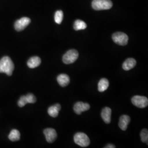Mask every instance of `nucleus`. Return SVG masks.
<instances>
[{"instance_id": "obj_1", "label": "nucleus", "mask_w": 148, "mask_h": 148, "mask_svg": "<svg viewBox=\"0 0 148 148\" xmlns=\"http://www.w3.org/2000/svg\"><path fill=\"white\" fill-rule=\"evenodd\" d=\"M14 69V64L9 57L5 56L0 60L1 73H5L8 76H11Z\"/></svg>"}, {"instance_id": "obj_14", "label": "nucleus", "mask_w": 148, "mask_h": 148, "mask_svg": "<svg viewBox=\"0 0 148 148\" xmlns=\"http://www.w3.org/2000/svg\"><path fill=\"white\" fill-rule=\"evenodd\" d=\"M41 63V59L40 58L38 57L35 56L29 59V60L27 61V65L29 68L33 69L38 66Z\"/></svg>"}, {"instance_id": "obj_19", "label": "nucleus", "mask_w": 148, "mask_h": 148, "mask_svg": "<svg viewBox=\"0 0 148 148\" xmlns=\"http://www.w3.org/2000/svg\"><path fill=\"white\" fill-rule=\"evenodd\" d=\"M63 19V12L62 11H57L54 15V21L57 24H60Z\"/></svg>"}, {"instance_id": "obj_22", "label": "nucleus", "mask_w": 148, "mask_h": 148, "mask_svg": "<svg viewBox=\"0 0 148 148\" xmlns=\"http://www.w3.org/2000/svg\"><path fill=\"white\" fill-rule=\"evenodd\" d=\"M27 104V99H26V96L25 95L21 96L20 99L18 102V105L19 107H23Z\"/></svg>"}, {"instance_id": "obj_9", "label": "nucleus", "mask_w": 148, "mask_h": 148, "mask_svg": "<svg viewBox=\"0 0 148 148\" xmlns=\"http://www.w3.org/2000/svg\"><path fill=\"white\" fill-rule=\"evenodd\" d=\"M90 109V105L88 103H85L82 101H78L75 104L74 106V112L80 115L82 112L87 111Z\"/></svg>"}, {"instance_id": "obj_7", "label": "nucleus", "mask_w": 148, "mask_h": 148, "mask_svg": "<svg viewBox=\"0 0 148 148\" xmlns=\"http://www.w3.org/2000/svg\"><path fill=\"white\" fill-rule=\"evenodd\" d=\"M30 22L31 20L29 18L23 17L15 22L14 28L16 31L21 32L27 27Z\"/></svg>"}, {"instance_id": "obj_6", "label": "nucleus", "mask_w": 148, "mask_h": 148, "mask_svg": "<svg viewBox=\"0 0 148 148\" xmlns=\"http://www.w3.org/2000/svg\"><path fill=\"white\" fill-rule=\"evenodd\" d=\"M131 101L134 106L139 108H146L148 105V98L144 96L135 95L133 97Z\"/></svg>"}, {"instance_id": "obj_2", "label": "nucleus", "mask_w": 148, "mask_h": 148, "mask_svg": "<svg viewBox=\"0 0 148 148\" xmlns=\"http://www.w3.org/2000/svg\"><path fill=\"white\" fill-rule=\"evenodd\" d=\"M92 6L96 11L107 10L112 7V3L111 0H93Z\"/></svg>"}, {"instance_id": "obj_8", "label": "nucleus", "mask_w": 148, "mask_h": 148, "mask_svg": "<svg viewBox=\"0 0 148 148\" xmlns=\"http://www.w3.org/2000/svg\"><path fill=\"white\" fill-rule=\"evenodd\" d=\"M43 133L46 140L48 143H53L57 137V133L56 131L52 128H48L45 129L43 131Z\"/></svg>"}, {"instance_id": "obj_21", "label": "nucleus", "mask_w": 148, "mask_h": 148, "mask_svg": "<svg viewBox=\"0 0 148 148\" xmlns=\"http://www.w3.org/2000/svg\"><path fill=\"white\" fill-rule=\"evenodd\" d=\"M26 96L27 103H35L36 101V98L32 93H29Z\"/></svg>"}, {"instance_id": "obj_4", "label": "nucleus", "mask_w": 148, "mask_h": 148, "mask_svg": "<svg viewBox=\"0 0 148 148\" xmlns=\"http://www.w3.org/2000/svg\"><path fill=\"white\" fill-rule=\"evenodd\" d=\"M79 57V52L75 49H70L63 57V62L66 64L74 63Z\"/></svg>"}, {"instance_id": "obj_5", "label": "nucleus", "mask_w": 148, "mask_h": 148, "mask_svg": "<svg viewBox=\"0 0 148 148\" xmlns=\"http://www.w3.org/2000/svg\"><path fill=\"white\" fill-rule=\"evenodd\" d=\"M112 38L114 42L120 46L126 45L128 41L127 35L122 32H117L112 35Z\"/></svg>"}, {"instance_id": "obj_18", "label": "nucleus", "mask_w": 148, "mask_h": 148, "mask_svg": "<svg viewBox=\"0 0 148 148\" xmlns=\"http://www.w3.org/2000/svg\"><path fill=\"white\" fill-rule=\"evenodd\" d=\"M87 27V25L82 21L76 20L74 23V28L76 31H79L81 30H84Z\"/></svg>"}, {"instance_id": "obj_20", "label": "nucleus", "mask_w": 148, "mask_h": 148, "mask_svg": "<svg viewBox=\"0 0 148 148\" xmlns=\"http://www.w3.org/2000/svg\"><path fill=\"white\" fill-rule=\"evenodd\" d=\"M141 140L143 143H147L148 144V131L147 129H143L140 132Z\"/></svg>"}, {"instance_id": "obj_11", "label": "nucleus", "mask_w": 148, "mask_h": 148, "mask_svg": "<svg viewBox=\"0 0 148 148\" xmlns=\"http://www.w3.org/2000/svg\"><path fill=\"white\" fill-rule=\"evenodd\" d=\"M130 117L128 115H122L120 118L119 122V126L120 128H121L122 131H126L127 130V126L130 122Z\"/></svg>"}, {"instance_id": "obj_16", "label": "nucleus", "mask_w": 148, "mask_h": 148, "mask_svg": "<svg viewBox=\"0 0 148 148\" xmlns=\"http://www.w3.org/2000/svg\"><path fill=\"white\" fill-rule=\"evenodd\" d=\"M109 86V81L106 79L103 78V79H101L99 81V83L98 85V89L99 92H103L108 89Z\"/></svg>"}, {"instance_id": "obj_12", "label": "nucleus", "mask_w": 148, "mask_h": 148, "mask_svg": "<svg viewBox=\"0 0 148 148\" xmlns=\"http://www.w3.org/2000/svg\"><path fill=\"white\" fill-rule=\"evenodd\" d=\"M57 81L60 86L64 87L69 85L70 83V77L66 74H60L57 77Z\"/></svg>"}, {"instance_id": "obj_10", "label": "nucleus", "mask_w": 148, "mask_h": 148, "mask_svg": "<svg viewBox=\"0 0 148 148\" xmlns=\"http://www.w3.org/2000/svg\"><path fill=\"white\" fill-rule=\"evenodd\" d=\"M111 110L109 107L104 108L101 112V116L103 121L106 124H109L111 122Z\"/></svg>"}, {"instance_id": "obj_15", "label": "nucleus", "mask_w": 148, "mask_h": 148, "mask_svg": "<svg viewBox=\"0 0 148 148\" xmlns=\"http://www.w3.org/2000/svg\"><path fill=\"white\" fill-rule=\"evenodd\" d=\"M61 109V106L59 104H56L54 106H50L48 109V113L52 117H56L58 116L59 112Z\"/></svg>"}, {"instance_id": "obj_3", "label": "nucleus", "mask_w": 148, "mask_h": 148, "mask_svg": "<svg viewBox=\"0 0 148 148\" xmlns=\"http://www.w3.org/2000/svg\"><path fill=\"white\" fill-rule=\"evenodd\" d=\"M75 143L81 147H87L90 144L89 137L84 133L78 132L74 136Z\"/></svg>"}, {"instance_id": "obj_13", "label": "nucleus", "mask_w": 148, "mask_h": 148, "mask_svg": "<svg viewBox=\"0 0 148 148\" xmlns=\"http://www.w3.org/2000/svg\"><path fill=\"white\" fill-rule=\"evenodd\" d=\"M137 62L134 58H128L122 64V68L124 70L128 71L133 69L136 65Z\"/></svg>"}, {"instance_id": "obj_17", "label": "nucleus", "mask_w": 148, "mask_h": 148, "mask_svg": "<svg viewBox=\"0 0 148 148\" xmlns=\"http://www.w3.org/2000/svg\"><path fill=\"white\" fill-rule=\"evenodd\" d=\"M8 138L12 142L18 141L20 139L21 133L17 130H13L11 131L10 134H9Z\"/></svg>"}, {"instance_id": "obj_23", "label": "nucleus", "mask_w": 148, "mask_h": 148, "mask_svg": "<svg viewBox=\"0 0 148 148\" xmlns=\"http://www.w3.org/2000/svg\"><path fill=\"white\" fill-rule=\"evenodd\" d=\"M105 148H115V146H114V145L112 144H108L106 147H104Z\"/></svg>"}]
</instances>
